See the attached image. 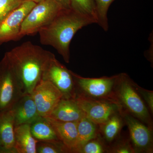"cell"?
Wrapping results in <instances>:
<instances>
[{"label": "cell", "instance_id": "cell-14", "mask_svg": "<svg viewBox=\"0 0 153 153\" xmlns=\"http://www.w3.org/2000/svg\"><path fill=\"white\" fill-rule=\"evenodd\" d=\"M85 116L75 99L62 98L47 117L60 121L78 122Z\"/></svg>", "mask_w": 153, "mask_h": 153}, {"label": "cell", "instance_id": "cell-7", "mask_svg": "<svg viewBox=\"0 0 153 153\" xmlns=\"http://www.w3.org/2000/svg\"><path fill=\"white\" fill-rule=\"evenodd\" d=\"M75 85L82 94L92 98L117 102L115 88L118 74L100 78H86L72 72Z\"/></svg>", "mask_w": 153, "mask_h": 153}, {"label": "cell", "instance_id": "cell-1", "mask_svg": "<svg viewBox=\"0 0 153 153\" xmlns=\"http://www.w3.org/2000/svg\"><path fill=\"white\" fill-rule=\"evenodd\" d=\"M54 54L30 41L6 53L4 57L20 79L25 94H31L42 79L44 68Z\"/></svg>", "mask_w": 153, "mask_h": 153}, {"label": "cell", "instance_id": "cell-10", "mask_svg": "<svg viewBox=\"0 0 153 153\" xmlns=\"http://www.w3.org/2000/svg\"><path fill=\"white\" fill-rule=\"evenodd\" d=\"M40 116L49 117L54 108L63 98L61 92L52 82L42 79L31 94Z\"/></svg>", "mask_w": 153, "mask_h": 153}, {"label": "cell", "instance_id": "cell-2", "mask_svg": "<svg viewBox=\"0 0 153 153\" xmlns=\"http://www.w3.org/2000/svg\"><path fill=\"white\" fill-rule=\"evenodd\" d=\"M96 22L72 9H62L50 24L38 32L42 44L55 48L66 63L70 62V45L78 30Z\"/></svg>", "mask_w": 153, "mask_h": 153}, {"label": "cell", "instance_id": "cell-3", "mask_svg": "<svg viewBox=\"0 0 153 153\" xmlns=\"http://www.w3.org/2000/svg\"><path fill=\"white\" fill-rule=\"evenodd\" d=\"M134 82L126 73L118 74L115 88L118 102L130 114L152 128V122L147 107L137 91Z\"/></svg>", "mask_w": 153, "mask_h": 153}, {"label": "cell", "instance_id": "cell-16", "mask_svg": "<svg viewBox=\"0 0 153 153\" xmlns=\"http://www.w3.org/2000/svg\"><path fill=\"white\" fill-rule=\"evenodd\" d=\"M15 148L16 153H37L38 140L33 136L30 124L15 126Z\"/></svg>", "mask_w": 153, "mask_h": 153}, {"label": "cell", "instance_id": "cell-22", "mask_svg": "<svg viewBox=\"0 0 153 153\" xmlns=\"http://www.w3.org/2000/svg\"><path fill=\"white\" fill-rule=\"evenodd\" d=\"M37 153H70L60 141H38L36 147Z\"/></svg>", "mask_w": 153, "mask_h": 153}, {"label": "cell", "instance_id": "cell-5", "mask_svg": "<svg viewBox=\"0 0 153 153\" xmlns=\"http://www.w3.org/2000/svg\"><path fill=\"white\" fill-rule=\"evenodd\" d=\"M24 94L20 79L4 57L0 62V112L10 109Z\"/></svg>", "mask_w": 153, "mask_h": 153}, {"label": "cell", "instance_id": "cell-17", "mask_svg": "<svg viewBox=\"0 0 153 153\" xmlns=\"http://www.w3.org/2000/svg\"><path fill=\"white\" fill-rule=\"evenodd\" d=\"M30 128L33 136L38 141H60L46 118L38 117L30 124Z\"/></svg>", "mask_w": 153, "mask_h": 153}, {"label": "cell", "instance_id": "cell-15", "mask_svg": "<svg viewBox=\"0 0 153 153\" xmlns=\"http://www.w3.org/2000/svg\"><path fill=\"white\" fill-rule=\"evenodd\" d=\"M45 118L52 126L59 140L70 153H73L78 140L77 122H62Z\"/></svg>", "mask_w": 153, "mask_h": 153}, {"label": "cell", "instance_id": "cell-27", "mask_svg": "<svg viewBox=\"0 0 153 153\" xmlns=\"http://www.w3.org/2000/svg\"><path fill=\"white\" fill-rule=\"evenodd\" d=\"M61 7L62 9L68 10L71 9L70 1L71 0H53Z\"/></svg>", "mask_w": 153, "mask_h": 153}, {"label": "cell", "instance_id": "cell-4", "mask_svg": "<svg viewBox=\"0 0 153 153\" xmlns=\"http://www.w3.org/2000/svg\"><path fill=\"white\" fill-rule=\"evenodd\" d=\"M62 9L53 0H44L37 3L22 23L20 38L38 33L50 24Z\"/></svg>", "mask_w": 153, "mask_h": 153}, {"label": "cell", "instance_id": "cell-26", "mask_svg": "<svg viewBox=\"0 0 153 153\" xmlns=\"http://www.w3.org/2000/svg\"><path fill=\"white\" fill-rule=\"evenodd\" d=\"M113 153H135L134 148H132L128 143L120 144L116 146L112 150Z\"/></svg>", "mask_w": 153, "mask_h": 153}, {"label": "cell", "instance_id": "cell-25", "mask_svg": "<svg viewBox=\"0 0 153 153\" xmlns=\"http://www.w3.org/2000/svg\"><path fill=\"white\" fill-rule=\"evenodd\" d=\"M134 85L137 91L141 97H143L146 103L148 105L151 112L153 113V91L145 89L140 87L136 83L134 82Z\"/></svg>", "mask_w": 153, "mask_h": 153}, {"label": "cell", "instance_id": "cell-28", "mask_svg": "<svg viewBox=\"0 0 153 153\" xmlns=\"http://www.w3.org/2000/svg\"><path fill=\"white\" fill-rule=\"evenodd\" d=\"M32 1H34V2L36 3H38L41 1H44V0H32Z\"/></svg>", "mask_w": 153, "mask_h": 153}, {"label": "cell", "instance_id": "cell-21", "mask_svg": "<svg viewBox=\"0 0 153 153\" xmlns=\"http://www.w3.org/2000/svg\"><path fill=\"white\" fill-rule=\"evenodd\" d=\"M115 0H94L96 7L97 23L105 32L108 31V12L110 6Z\"/></svg>", "mask_w": 153, "mask_h": 153}, {"label": "cell", "instance_id": "cell-12", "mask_svg": "<svg viewBox=\"0 0 153 153\" xmlns=\"http://www.w3.org/2000/svg\"><path fill=\"white\" fill-rule=\"evenodd\" d=\"M15 125L31 124L40 117L37 106L31 94H24L10 109Z\"/></svg>", "mask_w": 153, "mask_h": 153}, {"label": "cell", "instance_id": "cell-19", "mask_svg": "<svg viewBox=\"0 0 153 153\" xmlns=\"http://www.w3.org/2000/svg\"><path fill=\"white\" fill-rule=\"evenodd\" d=\"M118 113L113 114L105 122L101 125L105 138L108 142L116 137L122 127L123 122Z\"/></svg>", "mask_w": 153, "mask_h": 153}, {"label": "cell", "instance_id": "cell-18", "mask_svg": "<svg viewBox=\"0 0 153 153\" xmlns=\"http://www.w3.org/2000/svg\"><path fill=\"white\" fill-rule=\"evenodd\" d=\"M97 125L85 116L77 122L78 140L76 147L73 153L86 143L95 138L97 133Z\"/></svg>", "mask_w": 153, "mask_h": 153}, {"label": "cell", "instance_id": "cell-11", "mask_svg": "<svg viewBox=\"0 0 153 153\" xmlns=\"http://www.w3.org/2000/svg\"><path fill=\"white\" fill-rule=\"evenodd\" d=\"M120 114L128 128L131 139L133 144L135 152H152V128L145 125L136 118L127 112H124L123 110H122Z\"/></svg>", "mask_w": 153, "mask_h": 153}, {"label": "cell", "instance_id": "cell-9", "mask_svg": "<svg viewBox=\"0 0 153 153\" xmlns=\"http://www.w3.org/2000/svg\"><path fill=\"white\" fill-rule=\"evenodd\" d=\"M36 4L32 0H26L0 22V44L21 39L22 23Z\"/></svg>", "mask_w": 153, "mask_h": 153}, {"label": "cell", "instance_id": "cell-20", "mask_svg": "<svg viewBox=\"0 0 153 153\" xmlns=\"http://www.w3.org/2000/svg\"><path fill=\"white\" fill-rule=\"evenodd\" d=\"M70 7L73 10L93 19L97 23L96 7L94 0H71Z\"/></svg>", "mask_w": 153, "mask_h": 153}, {"label": "cell", "instance_id": "cell-24", "mask_svg": "<svg viewBox=\"0 0 153 153\" xmlns=\"http://www.w3.org/2000/svg\"><path fill=\"white\" fill-rule=\"evenodd\" d=\"M104 148L97 140H92L74 151L76 153H102Z\"/></svg>", "mask_w": 153, "mask_h": 153}, {"label": "cell", "instance_id": "cell-6", "mask_svg": "<svg viewBox=\"0 0 153 153\" xmlns=\"http://www.w3.org/2000/svg\"><path fill=\"white\" fill-rule=\"evenodd\" d=\"M75 99L85 116L97 125L102 124L122 110L119 103L113 100L92 98L82 94H76Z\"/></svg>", "mask_w": 153, "mask_h": 153}, {"label": "cell", "instance_id": "cell-13", "mask_svg": "<svg viewBox=\"0 0 153 153\" xmlns=\"http://www.w3.org/2000/svg\"><path fill=\"white\" fill-rule=\"evenodd\" d=\"M15 126L10 109L0 112V153H16Z\"/></svg>", "mask_w": 153, "mask_h": 153}, {"label": "cell", "instance_id": "cell-23", "mask_svg": "<svg viewBox=\"0 0 153 153\" xmlns=\"http://www.w3.org/2000/svg\"><path fill=\"white\" fill-rule=\"evenodd\" d=\"M26 0H0V22Z\"/></svg>", "mask_w": 153, "mask_h": 153}, {"label": "cell", "instance_id": "cell-8", "mask_svg": "<svg viewBox=\"0 0 153 153\" xmlns=\"http://www.w3.org/2000/svg\"><path fill=\"white\" fill-rule=\"evenodd\" d=\"M42 79L52 82L60 91L63 98L75 99L76 85L72 71L60 63L53 55L44 68Z\"/></svg>", "mask_w": 153, "mask_h": 153}]
</instances>
